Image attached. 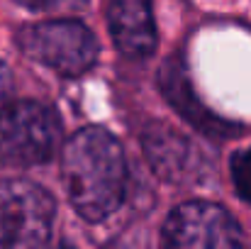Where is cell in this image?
<instances>
[{
    "mask_svg": "<svg viewBox=\"0 0 251 249\" xmlns=\"http://www.w3.org/2000/svg\"><path fill=\"white\" fill-rule=\"evenodd\" d=\"M61 181L83 220H105L120 208L127 186V162L120 142L102 127L78 130L64 144Z\"/></svg>",
    "mask_w": 251,
    "mask_h": 249,
    "instance_id": "1",
    "label": "cell"
},
{
    "mask_svg": "<svg viewBox=\"0 0 251 249\" xmlns=\"http://www.w3.org/2000/svg\"><path fill=\"white\" fill-rule=\"evenodd\" d=\"M10 93H12V74H10V69L0 61V108L7 105Z\"/></svg>",
    "mask_w": 251,
    "mask_h": 249,
    "instance_id": "11",
    "label": "cell"
},
{
    "mask_svg": "<svg viewBox=\"0 0 251 249\" xmlns=\"http://www.w3.org/2000/svg\"><path fill=\"white\" fill-rule=\"evenodd\" d=\"M159 83L164 85L168 100H171L193 125L207 130L210 135H229V132H225V130H229V125L217 122L200 103L193 100L190 88H188V79H185V71H183V64H180V61H168L166 69H164V76L159 79Z\"/></svg>",
    "mask_w": 251,
    "mask_h": 249,
    "instance_id": "8",
    "label": "cell"
},
{
    "mask_svg": "<svg viewBox=\"0 0 251 249\" xmlns=\"http://www.w3.org/2000/svg\"><path fill=\"white\" fill-rule=\"evenodd\" d=\"M164 242L180 249H227L244 245L239 222L217 203L188 200L164 222Z\"/></svg>",
    "mask_w": 251,
    "mask_h": 249,
    "instance_id": "5",
    "label": "cell"
},
{
    "mask_svg": "<svg viewBox=\"0 0 251 249\" xmlns=\"http://www.w3.org/2000/svg\"><path fill=\"white\" fill-rule=\"evenodd\" d=\"M61 144V122L54 108L37 100H15L0 108V162L7 166L44 164Z\"/></svg>",
    "mask_w": 251,
    "mask_h": 249,
    "instance_id": "2",
    "label": "cell"
},
{
    "mask_svg": "<svg viewBox=\"0 0 251 249\" xmlns=\"http://www.w3.org/2000/svg\"><path fill=\"white\" fill-rule=\"evenodd\" d=\"M20 49L61 76H81L98 61V39L78 20H44L22 27Z\"/></svg>",
    "mask_w": 251,
    "mask_h": 249,
    "instance_id": "3",
    "label": "cell"
},
{
    "mask_svg": "<svg viewBox=\"0 0 251 249\" xmlns=\"http://www.w3.org/2000/svg\"><path fill=\"white\" fill-rule=\"evenodd\" d=\"M229 168H232V181H234V188H237L239 198L251 203V147L237 152L232 157Z\"/></svg>",
    "mask_w": 251,
    "mask_h": 249,
    "instance_id": "9",
    "label": "cell"
},
{
    "mask_svg": "<svg viewBox=\"0 0 251 249\" xmlns=\"http://www.w3.org/2000/svg\"><path fill=\"white\" fill-rule=\"evenodd\" d=\"M56 203L27 178H0V245L44 247L51 237Z\"/></svg>",
    "mask_w": 251,
    "mask_h": 249,
    "instance_id": "4",
    "label": "cell"
},
{
    "mask_svg": "<svg viewBox=\"0 0 251 249\" xmlns=\"http://www.w3.org/2000/svg\"><path fill=\"white\" fill-rule=\"evenodd\" d=\"M107 27L120 54L147 59L156 49V22L149 0H110Z\"/></svg>",
    "mask_w": 251,
    "mask_h": 249,
    "instance_id": "6",
    "label": "cell"
},
{
    "mask_svg": "<svg viewBox=\"0 0 251 249\" xmlns=\"http://www.w3.org/2000/svg\"><path fill=\"white\" fill-rule=\"evenodd\" d=\"M29 10L39 12H61V15H78L88 7V0H20Z\"/></svg>",
    "mask_w": 251,
    "mask_h": 249,
    "instance_id": "10",
    "label": "cell"
},
{
    "mask_svg": "<svg viewBox=\"0 0 251 249\" xmlns=\"http://www.w3.org/2000/svg\"><path fill=\"white\" fill-rule=\"evenodd\" d=\"M142 147L147 152L149 164L154 171L173 183L188 181L198 176L200 159L198 149L178 132H173L166 125H151L142 135Z\"/></svg>",
    "mask_w": 251,
    "mask_h": 249,
    "instance_id": "7",
    "label": "cell"
}]
</instances>
